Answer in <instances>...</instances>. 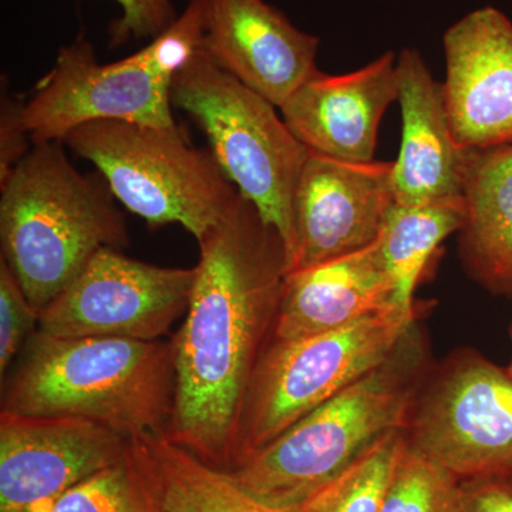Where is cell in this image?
<instances>
[{
    "instance_id": "6da1fadb",
    "label": "cell",
    "mask_w": 512,
    "mask_h": 512,
    "mask_svg": "<svg viewBox=\"0 0 512 512\" xmlns=\"http://www.w3.org/2000/svg\"><path fill=\"white\" fill-rule=\"evenodd\" d=\"M198 247L190 306L171 336L175 393L167 439L231 471L245 394L274 335L288 255L279 232L244 195Z\"/></svg>"
},
{
    "instance_id": "7a4b0ae2",
    "label": "cell",
    "mask_w": 512,
    "mask_h": 512,
    "mask_svg": "<svg viewBox=\"0 0 512 512\" xmlns=\"http://www.w3.org/2000/svg\"><path fill=\"white\" fill-rule=\"evenodd\" d=\"M173 340L55 338L36 330L2 380V412L77 417L127 439L167 437Z\"/></svg>"
},
{
    "instance_id": "3957f363",
    "label": "cell",
    "mask_w": 512,
    "mask_h": 512,
    "mask_svg": "<svg viewBox=\"0 0 512 512\" xmlns=\"http://www.w3.org/2000/svg\"><path fill=\"white\" fill-rule=\"evenodd\" d=\"M429 343L414 322L386 359L227 471L252 498L289 510L393 431H406L430 369Z\"/></svg>"
},
{
    "instance_id": "277c9868",
    "label": "cell",
    "mask_w": 512,
    "mask_h": 512,
    "mask_svg": "<svg viewBox=\"0 0 512 512\" xmlns=\"http://www.w3.org/2000/svg\"><path fill=\"white\" fill-rule=\"evenodd\" d=\"M0 188L2 259L39 315L101 249L128 244L109 184L77 171L60 141L33 144Z\"/></svg>"
},
{
    "instance_id": "5b68a950",
    "label": "cell",
    "mask_w": 512,
    "mask_h": 512,
    "mask_svg": "<svg viewBox=\"0 0 512 512\" xmlns=\"http://www.w3.org/2000/svg\"><path fill=\"white\" fill-rule=\"evenodd\" d=\"M171 101L197 121L229 180L279 232L289 269L295 194L308 148L278 116V107L221 69L204 47L174 77Z\"/></svg>"
},
{
    "instance_id": "8992f818",
    "label": "cell",
    "mask_w": 512,
    "mask_h": 512,
    "mask_svg": "<svg viewBox=\"0 0 512 512\" xmlns=\"http://www.w3.org/2000/svg\"><path fill=\"white\" fill-rule=\"evenodd\" d=\"M63 143L97 168L128 211L151 227L180 224L197 242L241 195L212 151L191 146L178 126L90 121Z\"/></svg>"
},
{
    "instance_id": "52a82bcc",
    "label": "cell",
    "mask_w": 512,
    "mask_h": 512,
    "mask_svg": "<svg viewBox=\"0 0 512 512\" xmlns=\"http://www.w3.org/2000/svg\"><path fill=\"white\" fill-rule=\"evenodd\" d=\"M414 322L416 312L392 308L333 332L271 339L245 394L234 468L380 365Z\"/></svg>"
},
{
    "instance_id": "ba28073f",
    "label": "cell",
    "mask_w": 512,
    "mask_h": 512,
    "mask_svg": "<svg viewBox=\"0 0 512 512\" xmlns=\"http://www.w3.org/2000/svg\"><path fill=\"white\" fill-rule=\"evenodd\" d=\"M409 446L460 481L512 476V377L460 349L431 367L406 429Z\"/></svg>"
},
{
    "instance_id": "9c48e42d",
    "label": "cell",
    "mask_w": 512,
    "mask_h": 512,
    "mask_svg": "<svg viewBox=\"0 0 512 512\" xmlns=\"http://www.w3.org/2000/svg\"><path fill=\"white\" fill-rule=\"evenodd\" d=\"M175 76L150 43L117 62L100 63L82 32L60 49L55 67L23 103L20 117L33 144L63 143L74 128L97 120L175 127Z\"/></svg>"
},
{
    "instance_id": "30bf717a",
    "label": "cell",
    "mask_w": 512,
    "mask_h": 512,
    "mask_svg": "<svg viewBox=\"0 0 512 512\" xmlns=\"http://www.w3.org/2000/svg\"><path fill=\"white\" fill-rule=\"evenodd\" d=\"M197 268H164L101 249L39 315L55 338L164 339L190 306Z\"/></svg>"
},
{
    "instance_id": "8fae6325",
    "label": "cell",
    "mask_w": 512,
    "mask_h": 512,
    "mask_svg": "<svg viewBox=\"0 0 512 512\" xmlns=\"http://www.w3.org/2000/svg\"><path fill=\"white\" fill-rule=\"evenodd\" d=\"M128 446L130 439L94 421L0 412V512H42L123 460Z\"/></svg>"
},
{
    "instance_id": "7c38bea8",
    "label": "cell",
    "mask_w": 512,
    "mask_h": 512,
    "mask_svg": "<svg viewBox=\"0 0 512 512\" xmlns=\"http://www.w3.org/2000/svg\"><path fill=\"white\" fill-rule=\"evenodd\" d=\"M393 165L349 163L309 151L295 194L296 245L288 274L375 244L396 204Z\"/></svg>"
},
{
    "instance_id": "4fadbf2b",
    "label": "cell",
    "mask_w": 512,
    "mask_h": 512,
    "mask_svg": "<svg viewBox=\"0 0 512 512\" xmlns=\"http://www.w3.org/2000/svg\"><path fill=\"white\" fill-rule=\"evenodd\" d=\"M444 104L457 144L487 150L512 143V23L473 10L444 33Z\"/></svg>"
},
{
    "instance_id": "5bb4252c",
    "label": "cell",
    "mask_w": 512,
    "mask_h": 512,
    "mask_svg": "<svg viewBox=\"0 0 512 512\" xmlns=\"http://www.w3.org/2000/svg\"><path fill=\"white\" fill-rule=\"evenodd\" d=\"M397 100V56L387 52L356 72L330 76L316 70L279 110L293 136L312 153L370 163L380 121Z\"/></svg>"
},
{
    "instance_id": "9a60e30c",
    "label": "cell",
    "mask_w": 512,
    "mask_h": 512,
    "mask_svg": "<svg viewBox=\"0 0 512 512\" xmlns=\"http://www.w3.org/2000/svg\"><path fill=\"white\" fill-rule=\"evenodd\" d=\"M318 49L265 0H207L205 52L278 109L318 70Z\"/></svg>"
},
{
    "instance_id": "2e32d148",
    "label": "cell",
    "mask_w": 512,
    "mask_h": 512,
    "mask_svg": "<svg viewBox=\"0 0 512 512\" xmlns=\"http://www.w3.org/2000/svg\"><path fill=\"white\" fill-rule=\"evenodd\" d=\"M402 143L393 161L394 200L404 207L463 197L467 150L457 144L437 82L420 52L397 56Z\"/></svg>"
},
{
    "instance_id": "e0dca14e",
    "label": "cell",
    "mask_w": 512,
    "mask_h": 512,
    "mask_svg": "<svg viewBox=\"0 0 512 512\" xmlns=\"http://www.w3.org/2000/svg\"><path fill=\"white\" fill-rule=\"evenodd\" d=\"M379 239L355 254L286 274L274 340L333 332L399 308ZM400 309V308H399Z\"/></svg>"
},
{
    "instance_id": "ac0fdd59",
    "label": "cell",
    "mask_w": 512,
    "mask_h": 512,
    "mask_svg": "<svg viewBox=\"0 0 512 512\" xmlns=\"http://www.w3.org/2000/svg\"><path fill=\"white\" fill-rule=\"evenodd\" d=\"M460 256L467 274L498 296H512V143L467 150Z\"/></svg>"
},
{
    "instance_id": "d6986e66",
    "label": "cell",
    "mask_w": 512,
    "mask_h": 512,
    "mask_svg": "<svg viewBox=\"0 0 512 512\" xmlns=\"http://www.w3.org/2000/svg\"><path fill=\"white\" fill-rule=\"evenodd\" d=\"M128 454L151 512H286L259 503L227 471L167 437H134Z\"/></svg>"
},
{
    "instance_id": "ffe728a7",
    "label": "cell",
    "mask_w": 512,
    "mask_h": 512,
    "mask_svg": "<svg viewBox=\"0 0 512 512\" xmlns=\"http://www.w3.org/2000/svg\"><path fill=\"white\" fill-rule=\"evenodd\" d=\"M466 222L463 197L419 207L394 204L387 214L380 249L392 275L396 306L414 312V291L431 255Z\"/></svg>"
},
{
    "instance_id": "44dd1931",
    "label": "cell",
    "mask_w": 512,
    "mask_h": 512,
    "mask_svg": "<svg viewBox=\"0 0 512 512\" xmlns=\"http://www.w3.org/2000/svg\"><path fill=\"white\" fill-rule=\"evenodd\" d=\"M406 431H393L369 448L356 463L286 512H379Z\"/></svg>"
},
{
    "instance_id": "7402d4cb",
    "label": "cell",
    "mask_w": 512,
    "mask_h": 512,
    "mask_svg": "<svg viewBox=\"0 0 512 512\" xmlns=\"http://www.w3.org/2000/svg\"><path fill=\"white\" fill-rule=\"evenodd\" d=\"M379 512H461V481L406 439Z\"/></svg>"
},
{
    "instance_id": "603a6c76",
    "label": "cell",
    "mask_w": 512,
    "mask_h": 512,
    "mask_svg": "<svg viewBox=\"0 0 512 512\" xmlns=\"http://www.w3.org/2000/svg\"><path fill=\"white\" fill-rule=\"evenodd\" d=\"M130 447V446H128ZM42 512H151L130 454L56 498Z\"/></svg>"
},
{
    "instance_id": "cb8c5ba5",
    "label": "cell",
    "mask_w": 512,
    "mask_h": 512,
    "mask_svg": "<svg viewBox=\"0 0 512 512\" xmlns=\"http://www.w3.org/2000/svg\"><path fill=\"white\" fill-rule=\"evenodd\" d=\"M37 325L39 311L29 302L9 265L0 259V379L8 375Z\"/></svg>"
},
{
    "instance_id": "d4e9b609",
    "label": "cell",
    "mask_w": 512,
    "mask_h": 512,
    "mask_svg": "<svg viewBox=\"0 0 512 512\" xmlns=\"http://www.w3.org/2000/svg\"><path fill=\"white\" fill-rule=\"evenodd\" d=\"M121 16L110 26L111 46L130 40L154 39L177 18L171 0H114Z\"/></svg>"
},
{
    "instance_id": "484cf974",
    "label": "cell",
    "mask_w": 512,
    "mask_h": 512,
    "mask_svg": "<svg viewBox=\"0 0 512 512\" xmlns=\"http://www.w3.org/2000/svg\"><path fill=\"white\" fill-rule=\"evenodd\" d=\"M23 103L2 92V109H0V183L9 177L13 168L29 153L30 136L22 123L20 111Z\"/></svg>"
},
{
    "instance_id": "4316f807",
    "label": "cell",
    "mask_w": 512,
    "mask_h": 512,
    "mask_svg": "<svg viewBox=\"0 0 512 512\" xmlns=\"http://www.w3.org/2000/svg\"><path fill=\"white\" fill-rule=\"evenodd\" d=\"M461 512H512V476L461 481Z\"/></svg>"
},
{
    "instance_id": "83f0119b",
    "label": "cell",
    "mask_w": 512,
    "mask_h": 512,
    "mask_svg": "<svg viewBox=\"0 0 512 512\" xmlns=\"http://www.w3.org/2000/svg\"><path fill=\"white\" fill-rule=\"evenodd\" d=\"M507 370H508V373H510V375L512 377V360H511L510 365L507 366Z\"/></svg>"
},
{
    "instance_id": "f1b7e54d",
    "label": "cell",
    "mask_w": 512,
    "mask_h": 512,
    "mask_svg": "<svg viewBox=\"0 0 512 512\" xmlns=\"http://www.w3.org/2000/svg\"><path fill=\"white\" fill-rule=\"evenodd\" d=\"M510 336H511V340H512V322H511V325H510Z\"/></svg>"
}]
</instances>
